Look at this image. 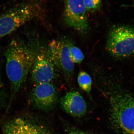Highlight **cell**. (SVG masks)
I'll use <instances>...</instances> for the list:
<instances>
[{
    "instance_id": "5bb4252c",
    "label": "cell",
    "mask_w": 134,
    "mask_h": 134,
    "mask_svg": "<svg viewBox=\"0 0 134 134\" xmlns=\"http://www.w3.org/2000/svg\"><path fill=\"white\" fill-rule=\"evenodd\" d=\"M70 134H90L87 133H83V132H71Z\"/></svg>"
},
{
    "instance_id": "9c48e42d",
    "label": "cell",
    "mask_w": 134,
    "mask_h": 134,
    "mask_svg": "<svg viewBox=\"0 0 134 134\" xmlns=\"http://www.w3.org/2000/svg\"><path fill=\"white\" fill-rule=\"evenodd\" d=\"M3 134H50L47 129L22 118H17L5 123Z\"/></svg>"
},
{
    "instance_id": "9a60e30c",
    "label": "cell",
    "mask_w": 134,
    "mask_h": 134,
    "mask_svg": "<svg viewBox=\"0 0 134 134\" xmlns=\"http://www.w3.org/2000/svg\"><path fill=\"white\" fill-rule=\"evenodd\" d=\"M125 6H126V7H131L134 8V0H132L131 4H129L128 5H125Z\"/></svg>"
},
{
    "instance_id": "4fadbf2b",
    "label": "cell",
    "mask_w": 134,
    "mask_h": 134,
    "mask_svg": "<svg viewBox=\"0 0 134 134\" xmlns=\"http://www.w3.org/2000/svg\"><path fill=\"white\" fill-rule=\"evenodd\" d=\"M87 11L94 12L100 9L101 0H83Z\"/></svg>"
},
{
    "instance_id": "52a82bcc",
    "label": "cell",
    "mask_w": 134,
    "mask_h": 134,
    "mask_svg": "<svg viewBox=\"0 0 134 134\" xmlns=\"http://www.w3.org/2000/svg\"><path fill=\"white\" fill-rule=\"evenodd\" d=\"M87 12L83 0H65V21L78 32L84 34L88 31Z\"/></svg>"
},
{
    "instance_id": "2e32d148",
    "label": "cell",
    "mask_w": 134,
    "mask_h": 134,
    "mask_svg": "<svg viewBox=\"0 0 134 134\" xmlns=\"http://www.w3.org/2000/svg\"><path fill=\"white\" fill-rule=\"evenodd\" d=\"M1 84H0V91H1Z\"/></svg>"
},
{
    "instance_id": "7c38bea8",
    "label": "cell",
    "mask_w": 134,
    "mask_h": 134,
    "mask_svg": "<svg viewBox=\"0 0 134 134\" xmlns=\"http://www.w3.org/2000/svg\"><path fill=\"white\" fill-rule=\"evenodd\" d=\"M69 52L70 58L74 63H80L82 61L84 57L82 52L79 48L71 44Z\"/></svg>"
},
{
    "instance_id": "3957f363",
    "label": "cell",
    "mask_w": 134,
    "mask_h": 134,
    "mask_svg": "<svg viewBox=\"0 0 134 134\" xmlns=\"http://www.w3.org/2000/svg\"><path fill=\"white\" fill-rule=\"evenodd\" d=\"M40 13V8L37 4L27 2L0 15V39L37 18Z\"/></svg>"
},
{
    "instance_id": "ba28073f",
    "label": "cell",
    "mask_w": 134,
    "mask_h": 134,
    "mask_svg": "<svg viewBox=\"0 0 134 134\" xmlns=\"http://www.w3.org/2000/svg\"><path fill=\"white\" fill-rule=\"evenodd\" d=\"M58 99L57 90L50 83L37 84L32 91V103L38 110H51L55 107Z\"/></svg>"
},
{
    "instance_id": "8fae6325",
    "label": "cell",
    "mask_w": 134,
    "mask_h": 134,
    "mask_svg": "<svg viewBox=\"0 0 134 134\" xmlns=\"http://www.w3.org/2000/svg\"><path fill=\"white\" fill-rule=\"evenodd\" d=\"M77 82L81 90L88 93L90 92L92 80L88 73L83 71L79 72L77 77Z\"/></svg>"
},
{
    "instance_id": "277c9868",
    "label": "cell",
    "mask_w": 134,
    "mask_h": 134,
    "mask_svg": "<svg viewBox=\"0 0 134 134\" xmlns=\"http://www.w3.org/2000/svg\"><path fill=\"white\" fill-rule=\"evenodd\" d=\"M106 48L113 57L124 58L134 54V27L118 25L110 30Z\"/></svg>"
},
{
    "instance_id": "8992f818",
    "label": "cell",
    "mask_w": 134,
    "mask_h": 134,
    "mask_svg": "<svg viewBox=\"0 0 134 134\" xmlns=\"http://www.w3.org/2000/svg\"><path fill=\"white\" fill-rule=\"evenodd\" d=\"M70 45L65 40H53L48 44L47 49L55 66L68 78L72 76L74 69V63L70 55Z\"/></svg>"
},
{
    "instance_id": "30bf717a",
    "label": "cell",
    "mask_w": 134,
    "mask_h": 134,
    "mask_svg": "<svg viewBox=\"0 0 134 134\" xmlns=\"http://www.w3.org/2000/svg\"><path fill=\"white\" fill-rule=\"evenodd\" d=\"M63 109L67 113L77 117L85 115L87 111V105L81 93L76 91L67 92L60 100Z\"/></svg>"
},
{
    "instance_id": "6da1fadb",
    "label": "cell",
    "mask_w": 134,
    "mask_h": 134,
    "mask_svg": "<svg viewBox=\"0 0 134 134\" xmlns=\"http://www.w3.org/2000/svg\"><path fill=\"white\" fill-rule=\"evenodd\" d=\"M36 51L20 40L14 39L5 52L6 72L10 83L12 98L26 81L33 65Z\"/></svg>"
},
{
    "instance_id": "7a4b0ae2",
    "label": "cell",
    "mask_w": 134,
    "mask_h": 134,
    "mask_svg": "<svg viewBox=\"0 0 134 134\" xmlns=\"http://www.w3.org/2000/svg\"><path fill=\"white\" fill-rule=\"evenodd\" d=\"M110 118L119 134H134V96L118 89L110 97Z\"/></svg>"
},
{
    "instance_id": "5b68a950",
    "label": "cell",
    "mask_w": 134,
    "mask_h": 134,
    "mask_svg": "<svg viewBox=\"0 0 134 134\" xmlns=\"http://www.w3.org/2000/svg\"><path fill=\"white\" fill-rule=\"evenodd\" d=\"M57 68L47 50L36 51L31 68V78L36 84L50 83L55 78Z\"/></svg>"
}]
</instances>
